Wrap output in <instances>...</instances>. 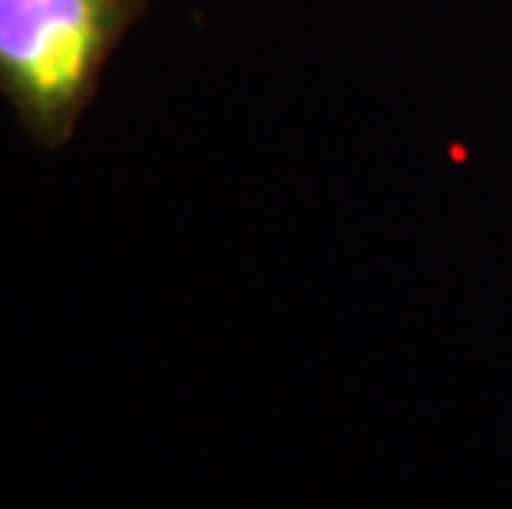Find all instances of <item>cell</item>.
Returning a JSON list of instances; mask_svg holds the SVG:
<instances>
[{"mask_svg": "<svg viewBox=\"0 0 512 509\" xmlns=\"http://www.w3.org/2000/svg\"><path fill=\"white\" fill-rule=\"evenodd\" d=\"M146 0H0V93L40 146L80 126Z\"/></svg>", "mask_w": 512, "mask_h": 509, "instance_id": "cell-1", "label": "cell"}]
</instances>
